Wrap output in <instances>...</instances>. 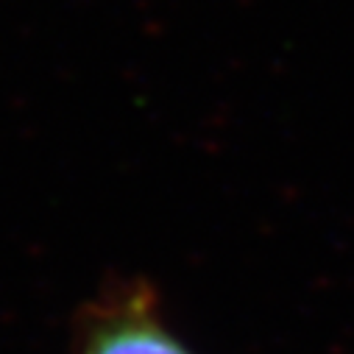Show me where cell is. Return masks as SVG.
Returning <instances> with one entry per match:
<instances>
[{
    "label": "cell",
    "instance_id": "6da1fadb",
    "mask_svg": "<svg viewBox=\"0 0 354 354\" xmlns=\"http://www.w3.org/2000/svg\"><path fill=\"white\" fill-rule=\"evenodd\" d=\"M86 354H190L153 324H120L101 332Z\"/></svg>",
    "mask_w": 354,
    "mask_h": 354
}]
</instances>
